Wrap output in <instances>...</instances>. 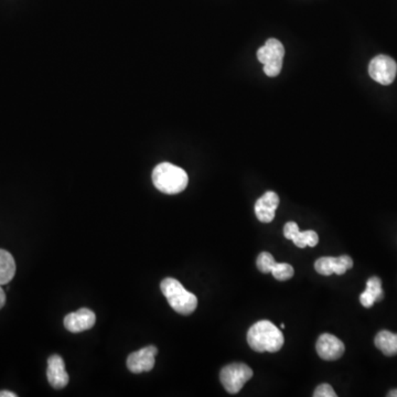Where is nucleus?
I'll use <instances>...</instances> for the list:
<instances>
[{
  "label": "nucleus",
  "mask_w": 397,
  "mask_h": 397,
  "mask_svg": "<svg viewBox=\"0 0 397 397\" xmlns=\"http://www.w3.org/2000/svg\"><path fill=\"white\" fill-rule=\"evenodd\" d=\"M354 267V259L348 255L340 257H320L314 263V269L322 276L344 275Z\"/></svg>",
  "instance_id": "8"
},
{
  "label": "nucleus",
  "mask_w": 397,
  "mask_h": 397,
  "mask_svg": "<svg viewBox=\"0 0 397 397\" xmlns=\"http://www.w3.org/2000/svg\"><path fill=\"white\" fill-rule=\"evenodd\" d=\"M396 62L391 56H384V54L376 56L368 66V74L371 78L382 86L392 84L396 78Z\"/></svg>",
  "instance_id": "6"
},
{
  "label": "nucleus",
  "mask_w": 397,
  "mask_h": 397,
  "mask_svg": "<svg viewBox=\"0 0 397 397\" xmlns=\"http://www.w3.org/2000/svg\"><path fill=\"white\" fill-rule=\"evenodd\" d=\"M382 282L378 277H371L366 283V289L360 295V302L366 308L373 307L376 301L383 299Z\"/></svg>",
  "instance_id": "14"
},
{
  "label": "nucleus",
  "mask_w": 397,
  "mask_h": 397,
  "mask_svg": "<svg viewBox=\"0 0 397 397\" xmlns=\"http://www.w3.org/2000/svg\"><path fill=\"white\" fill-rule=\"evenodd\" d=\"M1 286V285H0ZM6 305V294L3 288L0 287V309Z\"/></svg>",
  "instance_id": "20"
},
{
  "label": "nucleus",
  "mask_w": 397,
  "mask_h": 397,
  "mask_svg": "<svg viewBox=\"0 0 397 397\" xmlns=\"http://www.w3.org/2000/svg\"><path fill=\"white\" fill-rule=\"evenodd\" d=\"M160 289L168 300L169 305L178 314L188 316L197 309V296L185 289L182 284L175 278H165L161 282Z\"/></svg>",
  "instance_id": "3"
},
{
  "label": "nucleus",
  "mask_w": 397,
  "mask_h": 397,
  "mask_svg": "<svg viewBox=\"0 0 397 397\" xmlns=\"http://www.w3.org/2000/svg\"><path fill=\"white\" fill-rule=\"evenodd\" d=\"M247 342L256 352L279 351L283 348L284 334L273 322L261 320L249 328Z\"/></svg>",
  "instance_id": "1"
},
{
  "label": "nucleus",
  "mask_w": 397,
  "mask_h": 397,
  "mask_svg": "<svg viewBox=\"0 0 397 397\" xmlns=\"http://www.w3.org/2000/svg\"><path fill=\"white\" fill-rule=\"evenodd\" d=\"M17 394L15 393L9 392V391H1L0 392V397H16Z\"/></svg>",
  "instance_id": "21"
},
{
  "label": "nucleus",
  "mask_w": 397,
  "mask_h": 397,
  "mask_svg": "<svg viewBox=\"0 0 397 397\" xmlns=\"http://www.w3.org/2000/svg\"><path fill=\"white\" fill-rule=\"evenodd\" d=\"M285 49L279 40L268 39L257 51V59L264 66V72L269 78H275L283 68Z\"/></svg>",
  "instance_id": "4"
},
{
  "label": "nucleus",
  "mask_w": 397,
  "mask_h": 397,
  "mask_svg": "<svg viewBox=\"0 0 397 397\" xmlns=\"http://www.w3.org/2000/svg\"><path fill=\"white\" fill-rule=\"evenodd\" d=\"M314 397H336V392H334V388H331V385L324 384L319 385L314 393Z\"/></svg>",
  "instance_id": "19"
},
{
  "label": "nucleus",
  "mask_w": 397,
  "mask_h": 397,
  "mask_svg": "<svg viewBox=\"0 0 397 397\" xmlns=\"http://www.w3.org/2000/svg\"><path fill=\"white\" fill-rule=\"evenodd\" d=\"M284 235L286 239L293 241L299 249H305L306 247H314L319 243V237L316 232L311 230L301 232L296 222L286 223L284 227Z\"/></svg>",
  "instance_id": "11"
},
{
  "label": "nucleus",
  "mask_w": 397,
  "mask_h": 397,
  "mask_svg": "<svg viewBox=\"0 0 397 397\" xmlns=\"http://www.w3.org/2000/svg\"><path fill=\"white\" fill-rule=\"evenodd\" d=\"M96 322V314L88 308H82L78 311L68 314L64 318V326L73 334L92 329Z\"/></svg>",
  "instance_id": "10"
},
{
  "label": "nucleus",
  "mask_w": 397,
  "mask_h": 397,
  "mask_svg": "<svg viewBox=\"0 0 397 397\" xmlns=\"http://www.w3.org/2000/svg\"><path fill=\"white\" fill-rule=\"evenodd\" d=\"M280 328H282V329H285V324H280Z\"/></svg>",
  "instance_id": "23"
},
{
  "label": "nucleus",
  "mask_w": 397,
  "mask_h": 397,
  "mask_svg": "<svg viewBox=\"0 0 397 397\" xmlns=\"http://www.w3.org/2000/svg\"><path fill=\"white\" fill-rule=\"evenodd\" d=\"M271 273L273 274L274 278H276L280 282H285V280L290 279L293 277L295 271H294L293 266L287 263H277L272 268Z\"/></svg>",
  "instance_id": "17"
},
{
  "label": "nucleus",
  "mask_w": 397,
  "mask_h": 397,
  "mask_svg": "<svg viewBox=\"0 0 397 397\" xmlns=\"http://www.w3.org/2000/svg\"><path fill=\"white\" fill-rule=\"evenodd\" d=\"M279 205V197L274 191H268L255 203V215L263 223H271L275 219L276 210Z\"/></svg>",
  "instance_id": "13"
},
{
  "label": "nucleus",
  "mask_w": 397,
  "mask_h": 397,
  "mask_svg": "<svg viewBox=\"0 0 397 397\" xmlns=\"http://www.w3.org/2000/svg\"><path fill=\"white\" fill-rule=\"evenodd\" d=\"M253 376V370L244 364H232L222 368L220 380L230 394H237Z\"/></svg>",
  "instance_id": "5"
},
{
  "label": "nucleus",
  "mask_w": 397,
  "mask_h": 397,
  "mask_svg": "<svg viewBox=\"0 0 397 397\" xmlns=\"http://www.w3.org/2000/svg\"><path fill=\"white\" fill-rule=\"evenodd\" d=\"M388 396L397 397V390L391 391V392L388 393Z\"/></svg>",
  "instance_id": "22"
},
{
  "label": "nucleus",
  "mask_w": 397,
  "mask_h": 397,
  "mask_svg": "<svg viewBox=\"0 0 397 397\" xmlns=\"http://www.w3.org/2000/svg\"><path fill=\"white\" fill-rule=\"evenodd\" d=\"M276 261L274 259L273 255L268 252H262L257 257L256 265L259 267V271L264 274L271 273L272 268L275 265Z\"/></svg>",
  "instance_id": "18"
},
{
  "label": "nucleus",
  "mask_w": 397,
  "mask_h": 397,
  "mask_svg": "<svg viewBox=\"0 0 397 397\" xmlns=\"http://www.w3.org/2000/svg\"><path fill=\"white\" fill-rule=\"evenodd\" d=\"M46 376L52 388L61 390L68 383V374L66 370L63 359L58 354H53L48 360Z\"/></svg>",
  "instance_id": "12"
},
{
  "label": "nucleus",
  "mask_w": 397,
  "mask_h": 397,
  "mask_svg": "<svg viewBox=\"0 0 397 397\" xmlns=\"http://www.w3.org/2000/svg\"><path fill=\"white\" fill-rule=\"evenodd\" d=\"M16 262L14 256L5 249H0V285H6L15 277Z\"/></svg>",
  "instance_id": "16"
},
{
  "label": "nucleus",
  "mask_w": 397,
  "mask_h": 397,
  "mask_svg": "<svg viewBox=\"0 0 397 397\" xmlns=\"http://www.w3.org/2000/svg\"><path fill=\"white\" fill-rule=\"evenodd\" d=\"M376 348L386 356H397V334L388 330H382L376 334L374 340Z\"/></svg>",
  "instance_id": "15"
},
{
  "label": "nucleus",
  "mask_w": 397,
  "mask_h": 397,
  "mask_svg": "<svg viewBox=\"0 0 397 397\" xmlns=\"http://www.w3.org/2000/svg\"><path fill=\"white\" fill-rule=\"evenodd\" d=\"M316 350L322 360L334 361L344 356L346 346L344 342L334 334H324L318 338Z\"/></svg>",
  "instance_id": "9"
},
{
  "label": "nucleus",
  "mask_w": 397,
  "mask_h": 397,
  "mask_svg": "<svg viewBox=\"0 0 397 397\" xmlns=\"http://www.w3.org/2000/svg\"><path fill=\"white\" fill-rule=\"evenodd\" d=\"M157 354L158 349L154 346H146L138 351L133 352L127 359V368L135 374L149 372L154 368Z\"/></svg>",
  "instance_id": "7"
},
{
  "label": "nucleus",
  "mask_w": 397,
  "mask_h": 397,
  "mask_svg": "<svg viewBox=\"0 0 397 397\" xmlns=\"http://www.w3.org/2000/svg\"><path fill=\"white\" fill-rule=\"evenodd\" d=\"M153 182L160 192L177 195L188 185V175L180 167L170 163H159L153 171Z\"/></svg>",
  "instance_id": "2"
}]
</instances>
